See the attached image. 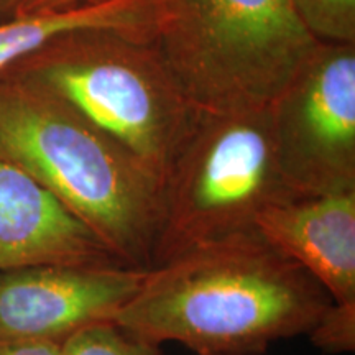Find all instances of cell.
<instances>
[{
    "instance_id": "1",
    "label": "cell",
    "mask_w": 355,
    "mask_h": 355,
    "mask_svg": "<svg viewBox=\"0 0 355 355\" xmlns=\"http://www.w3.org/2000/svg\"><path fill=\"white\" fill-rule=\"evenodd\" d=\"M331 303L306 270L248 232L148 268L114 322L201 355L259 354L275 340L309 334Z\"/></svg>"
},
{
    "instance_id": "2",
    "label": "cell",
    "mask_w": 355,
    "mask_h": 355,
    "mask_svg": "<svg viewBox=\"0 0 355 355\" xmlns=\"http://www.w3.org/2000/svg\"><path fill=\"white\" fill-rule=\"evenodd\" d=\"M0 162L46 189L123 263L152 268L162 186L76 109L15 71L0 73Z\"/></svg>"
},
{
    "instance_id": "3",
    "label": "cell",
    "mask_w": 355,
    "mask_h": 355,
    "mask_svg": "<svg viewBox=\"0 0 355 355\" xmlns=\"http://www.w3.org/2000/svg\"><path fill=\"white\" fill-rule=\"evenodd\" d=\"M153 42L199 112L266 107L319 44L291 0H155Z\"/></svg>"
},
{
    "instance_id": "4",
    "label": "cell",
    "mask_w": 355,
    "mask_h": 355,
    "mask_svg": "<svg viewBox=\"0 0 355 355\" xmlns=\"http://www.w3.org/2000/svg\"><path fill=\"white\" fill-rule=\"evenodd\" d=\"M7 71L24 74L76 109L159 186L198 114L152 38L73 33Z\"/></svg>"
},
{
    "instance_id": "5",
    "label": "cell",
    "mask_w": 355,
    "mask_h": 355,
    "mask_svg": "<svg viewBox=\"0 0 355 355\" xmlns=\"http://www.w3.org/2000/svg\"><path fill=\"white\" fill-rule=\"evenodd\" d=\"M279 170L270 105L199 112L162 186L153 265L191 248L255 232L265 207L296 198Z\"/></svg>"
},
{
    "instance_id": "6",
    "label": "cell",
    "mask_w": 355,
    "mask_h": 355,
    "mask_svg": "<svg viewBox=\"0 0 355 355\" xmlns=\"http://www.w3.org/2000/svg\"><path fill=\"white\" fill-rule=\"evenodd\" d=\"M270 110L293 193L355 191V43L319 42Z\"/></svg>"
},
{
    "instance_id": "7",
    "label": "cell",
    "mask_w": 355,
    "mask_h": 355,
    "mask_svg": "<svg viewBox=\"0 0 355 355\" xmlns=\"http://www.w3.org/2000/svg\"><path fill=\"white\" fill-rule=\"evenodd\" d=\"M148 268L125 263H40L0 270V340L61 344L114 321Z\"/></svg>"
},
{
    "instance_id": "8",
    "label": "cell",
    "mask_w": 355,
    "mask_h": 355,
    "mask_svg": "<svg viewBox=\"0 0 355 355\" xmlns=\"http://www.w3.org/2000/svg\"><path fill=\"white\" fill-rule=\"evenodd\" d=\"M254 230L306 270L332 303H355V191L275 202L255 217Z\"/></svg>"
},
{
    "instance_id": "9",
    "label": "cell",
    "mask_w": 355,
    "mask_h": 355,
    "mask_svg": "<svg viewBox=\"0 0 355 355\" xmlns=\"http://www.w3.org/2000/svg\"><path fill=\"white\" fill-rule=\"evenodd\" d=\"M40 263H123L46 189L0 162V270Z\"/></svg>"
},
{
    "instance_id": "10",
    "label": "cell",
    "mask_w": 355,
    "mask_h": 355,
    "mask_svg": "<svg viewBox=\"0 0 355 355\" xmlns=\"http://www.w3.org/2000/svg\"><path fill=\"white\" fill-rule=\"evenodd\" d=\"M83 32H114L155 40V0H105L0 21V73L56 40Z\"/></svg>"
},
{
    "instance_id": "11",
    "label": "cell",
    "mask_w": 355,
    "mask_h": 355,
    "mask_svg": "<svg viewBox=\"0 0 355 355\" xmlns=\"http://www.w3.org/2000/svg\"><path fill=\"white\" fill-rule=\"evenodd\" d=\"M64 355H163L159 344L114 321L84 327L61 343Z\"/></svg>"
},
{
    "instance_id": "12",
    "label": "cell",
    "mask_w": 355,
    "mask_h": 355,
    "mask_svg": "<svg viewBox=\"0 0 355 355\" xmlns=\"http://www.w3.org/2000/svg\"><path fill=\"white\" fill-rule=\"evenodd\" d=\"M291 3L319 42L355 43V0H291Z\"/></svg>"
},
{
    "instance_id": "13",
    "label": "cell",
    "mask_w": 355,
    "mask_h": 355,
    "mask_svg": "<svg viewBox=\"0 0 355 355\" xmlns=\"http://www.w3.org/2000/svg\"><path fill=\"white\" fill-rule=\"evenodd\" d=\"M308 336L311 343L326 352H354L355 303H331Z\"/></svg>"
},
{
    "instance_id": "14",
    "label": "cell",
    "mask_w": 355,
    "mask_h": 355,
    "mask_svg": "<svg viewBox=\"0 0 355 355\" xmlns=\"http://www.w3.org/2000/svg\"><path fill=\"white\" fill-rule=\"evenodd\" d=\"M0 355H64L58 343L48 340H0Z\"/></svg>"
},
{
    "instance_id": "15",
    "label": "cell",
    "mask_w": 355,
    "mask_h": 355,
    "mask_svg": "<svg viewBox=\"0 0 355 355\" xmlns=\"http://www.w3.org/2000/svg\"><path fill=\"white\" fill-rule=\"evenodd\" d=\"M101 2H105V0H19V8H17L15 17L30 15V13L68 10V8L94 6V3Z\"/></svg>"
},
{
    "instance_id": "16",
    "label": "cell",
    "mask_w": 355,
    "mask_h": 355,
    "mask_svg": "<svg viewBox=\"0 0 355 355\" xmlns=\"http://www.w3.org/2000/svg\"><path fill=\"white\" fill-rule=\"evenodd\" d=\"M19 0H0V21L10 20L17 15Z\"/></svg>"
}]
</instances>
